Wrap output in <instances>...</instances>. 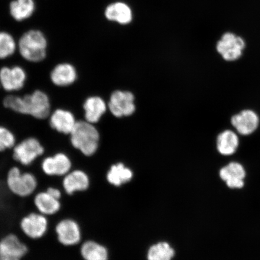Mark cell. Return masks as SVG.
<instances>
[{"label": "cell", "instance_id": "6da1fadb", "mask_svg": "<svg viewBox=\"0 0 260 260\" xmlns=\"http://www.w3.org/2000/svg\"><path fill=\"white\" fill-rule=\"evenodd\" d=\"M6 110L19 116H27L36 121H47L53 109L49 93L44 89H35L25 94H6L2 100Z\"/></svg>", "mask_w": 260, "mask_h": 260}, {"label": "cell", "instance_id": "7a4b0ae2", "mask_svg": "<svg viewBox=\"0 0 260 260\" xmlns=\"http://www.w3.org/2000/svg\"><path fill=\"white\" fill-rule=\"evenodd\" d=\"M68 138L71 147L81 157H92L99 150L100 132L95 125L83 119H79L76 127Z\"/></svg>", "mask_w": 260, "mask_h": 260}, {"label": "cell", "instance_id": "3957f363", "mask_svg": "<svg viewBox=\"0 0 260 260\" xmlns=\"http://www.w3.org/2000/svg\"><path fill=\"white\" fill-rule=\"evenodd\" d=\"M5 183L10 193L20 198L32 197L40 187L38 175L34 171L16 164L9 168Z\"/></svg>", "mask_w": 260, "mask_h": 260}, {"label": "cell", "instance_id": "277c9868", "mask_svg": "<svg viewBox=\"0 0 260 260\" xmlns=\"http://www.w3.org/2000/svg\"><path fill=\"white\" fill-rule=\"evenodd\" d=\"M48 42L42 31L31 30L21 36L18 42V52L25 62L40 64L47 59Z\"/></svg>", "mask_w": 260, "mask_h": 260}, {"label": "cell", "instance_id": "5b68a950", "mask_svg": "<svg viewBox=\"0 0 260 260\" xmlns=\"http://www.w3.org/2000/svg\"><path fill=\"white\" fill-rule=\"evenodd\" d=\"M13 161L24 169L32 167L41 160L47 151L43 142L35 136H28L18 140L10 152Z\"/></svg>", "mask_w": 260, "mask_h": 260}, {"label": "cell", "instance_id": "8992f818", "mask_svg": "<svg viewBox=\"0 0 260 260\" xmlns=\"http://www.w3.org/2000/svg\"><path fill=\"white\" fill-rule=\"evenodd\" d=\"M38 164L44 176L51 178H63L74 168L73 155L63 149L47 153Z\"/></svg>", "mask_w": 260, "mask_h": 260}, {"label": "cell", "instance_id": "52a82bcc", "mask_svg": "<svg viewBox=\"0 0 260 260\" xmlns=\"http://www.w3.org/2000/svg\"><path fill=\"white\" fill-rule=\"evenodd\" d=\"M53 227L58 243L67 248L79 246L83 241L82 226L72 217H64L58 219Z\"/></svg>", "mask_w": 260, "mask_h": 260}, {"label": "cell", "instance_id": "ba28073f", "mask_svg": "<svg viewBox=\"0 0 260 260\" xmlns=\"http://www.w3.org/2000/svg\"><path fill=\"white\" fill-rule=\"evenodd\" d=\"M28 81L27 71L21 64H5L0 68V87L6 94L19 93Z\"/></svg>", "mask_w": 260, "mask_h": 260}, {"label": "cell", "instance_id": "9c48e42d", "mask_svg": "<svg viewBox=\"0 0 260 260\" xmlns=\"http://www.w3.org/2000/svg\"><path fill=\"white\" fill-rule=\"evenodd\" d=\"M19 228L25 238L36 241L47 235L50 229V221L49 217L38 211H31L22 217Z\"/></svg>", "mask_w": 260, "mask_h": 260}, {"label": "cell", "instance_id": "30bf717a", "mask_svg": "<svg viewBox=\"0 0 260 260\" xmlns=\"http://www.w3.org/2000/svg\"><path fill=\"white\" fill-rule=\"evenodd\" d=\"M48 79L52 86L56 88H70L76 85L80 79L79 68L71 61H59L49 71Z\"/></svg>", "mask_w": 260, "mask_h": 260}, {"label": "cell", "instance_id": "8fae6325", "mask_svg": "<svg viewBox=\"0 0 260 260\" xmlns=\"http://www.w3.org/2000/svg\"><path fill=\"white\" fill-rule=\"evenodd\" d=\"M246 47L245 40L232 32L222 35L216 44V50L226 62L238 61L243 56Z\"/></svg>", "mask_w": 260, "mask_h": 260}, {"label": "cell", "instance_id": "7c38bea8", "mask_svg": "<svg viewBox=\"0 0 260 260\" xmlns=\"http://www.w3.org/2000/svg\"><path fill=\"white\" fill-rule=\"evenodd\" d=\"M49 127L56 134L68 137L79 119L73 110L65 107L53 108L47 119Z\"/></svg>", "mask_w": 260, "mask_h": 260}, {"label": "cell", "instance_id": "4fadbf2b", "mask_svg": "<svg viewBox=\"0 0 260 260\" xmlns=\"http://www.w3.org/2000/svg\"><path fill=\"white\" fill-rule=\"evenodd\" d=\"M28 252L23 236L9 233L0 239V260H23Z\"/></svg>", "mask_w": 260, "mask_h": 260}, {"label": "cell", "instance_id": "5bb4252c", "mask_svg": "<svg viewBox=\"0 0 260 260\" xmlns=\"http://www.w3.org/2000/svg\"><path fill=\"white\" fill-rule=\"evenodd\" d=\"M91 179L86 170L74 167L69 173L61 178V187L64 194L72 197L78 193L86 192L90 189Z\"/></svg>", "mask_w": 260, "mask_h": 260}, {"label": "cell", "instance_id": "9a60e30c", "mask_svg": "<svg viewBox=\"0 0 260 260\" xmlns=\"http://www.w3.org/2000/svg\"><path fill=\"white\" fill-rule=\"evenodd\" d=\"M230 124L240 136L246 137L257 131L260 126V116L255 110L246 108L234 114Z\"/></svg>", "mask_w": 260, "mask_h": 260}, {"label": "cell", "instance_id": "2e32d148", "mask_svg": "<svg viewBox=\"0 0 260 260\" xmlns=\"http://www.w3.org/2000/svg\"><path fill=\"white\" fill-rule=\"evenodd\" d=\"M135 97L131 92L117 90L112 93L108 108L116 118L132 115L135 111Z\"/></svg>", "mask_w": 260, "mask_h": 260}, {"label": "cell", "instance_id": "e0dca14e", "mask_svg": "<svg viewBox=\"0 0 260 260\" xmlns=\"http://www.w3.org/2000/svg\"><path fill=\"white\" fill-rule=\"evenodd\" d=\"M36 211L51 218L57 215L62 209L61 200L51 197L46 190H40L32 196Z\"/></svg>", "mask_w": 260, "mask_h": 260}, {"label": "cell", "instance_id": "ac0fdd59", "mask_svg": "<svg viewBox=\"0 0 260 260\" xmlns=\"http://www.w3.org/2000/svg\"><path fill=\"white\" fill-rule=\"evenodd\" d=\"M107 107L105 101L102 97L97 95L87 96L81 104L83 119L95 125L106 113Z\"/></svg>", "mask_w": 260, "mask_h": 260}, {"label": "cell", "instance_id": "d6986e66", "mask_svg": "<svg viewBox=\"0 0 260 260\" xmlns=\"http://www.w3.org/2000/svg\"><path fill=\"white\" fill-rule=\"evenodd\" d=\"M220 177L226 182L230 188H242L244 186V178L246 171L243 166L240 162L233 161L221 169Z\"/></svg>", "mask_w": 260, "mask_h": 260}, {"label": "cell", "instance_id": "ffe728a7", "mask_svg": "<svg viewBox=\"0 0 260 260\" xmlns=\"http://www.w3.org/2000/svg\"><path fill=\"white\" fill-rule=\"evenodd\" d=\"M240 146V136L233 129H226L220 132L216 138V148L221 155L235 154Z\"/></svg>", "mask_w": 260, "mask_h": 260}, {"label": "cell", "instance_id": "44dd1931", "mask_svg": "<svg viewBox=\"0 0 260 260\" xmlns=\"http://www.w3.org/2000/svg\"><path fill=\"white\" fill-rule=\"evenodd\" d=\"M83 260H108L109 252L105 246L92 239L84 240L79 246Z\"/></svg>", "mask_w": 260, "mask_h": 260}, {"label": "cell", "instance_id": "7402d4cb", "mask_svg": "<svg viewBox=\"0 0 260 260\" xmlns=\"http://www.w3.org/2000/svg\"><path fill=\"white\" fill-rule=\"evenodd\" d=\"M105 15L109 20L117 21L122 24H128L132 19L131 9L122 3L109 5L106 10Z\"/></svg>", "mask_w": 260, "mask_h": 260}, {"label": "cell", "instance_id": "603a6c76", "mask_svg": "<svg viewBox=\"0 0 260 260\" xmlns=\"http://www.w3.org/2000/svg\"><path fill=\"white\" fill-rule=\"evenodd\" d=\"M35 9L34 0H15L10 5V12L12 17L18 21L30 18Z\"/></svg>", "mask_w": 260, "mask_h": 260}, {"label": "cell", "instance_id": "cb8c5ba5", "mask_svg": "<svg viewBox=\"0 0 260 260\" xmlns=\"http://www.w3.org/2000/svg\"><path fill=\"white\" fill-rule=\"evenodd\" d=\"M133 172L122 164L114 165L110 167L106 175L107 181L115 186H120L131 180Z\"/></svg>", "mask_w": 260, "mask_h": 260}, {"label": "cell", "instance_id": "d4e9b609", "mask_svg": "<svg viewBox=\"0 0 260 260\" xmlns=\"http://www.w3.org/2000/svg\"><path fill=\"white\" fill-rule=\"evenodd\" d=\"M18 51V42L6 31H0V60L11 58Z\"/></svg>", "mask_w": 260, "mask_h": 260}, {"label": "cell", "instance_id": "484cf974", "mask_svg": "<svg viewBox=\"0 0 260 260\" xmlns=\"http://www.w3.org/2000/svg\"><path fill=\"white\" fill-rule=\"evenodd\" d=\"M18 141L14 130L8 125L0 124V154L9 153Z\"/></svg>", "mask_w": 260, "mask_h": 260}, {"label": "cell", "instance_id": "4316f807", "mask_svg": "<svg viewBox=\"0 0 260 260\" xmlns=\"http://www.w3.org/2000/svg\"><path fill=\"white\" fill-rule=\"evenodd\" d=\"M174 250L167 242H160L151 247L148 253V260H171Z\"/></svg>", "mask_w": 260, "mask_h": 260}, {"label": "cell", "instance_id": "83f0119b", "mask_svg": "<svg viewBox=\"0 0 260 260\" xmlns=\"http://www.w3.org/2000/svg\"><path fill=\"white\" fill-rule=\"evenodd\" d=\"M45 190H46L51 197L56 198L57 200H62L64 196L62 188L60 186H56V185H50V186L45 188Z\"/></svg>", "mask_w": 260, "mask_h": 260}, {"label": "cell", "instance_id": "f1b7e54d", "mask_svg": "<svg viewBox=\"0 0 260 260\" xmlns=\"http://www.w3.org/2000/svg\"><path fill=\"white\" fill-rule=\"evenodd\" d=\"M0 89H1V87H0Z\"/></svg>", "mask_w": 260, "mask_h": 260}]
</instances>
